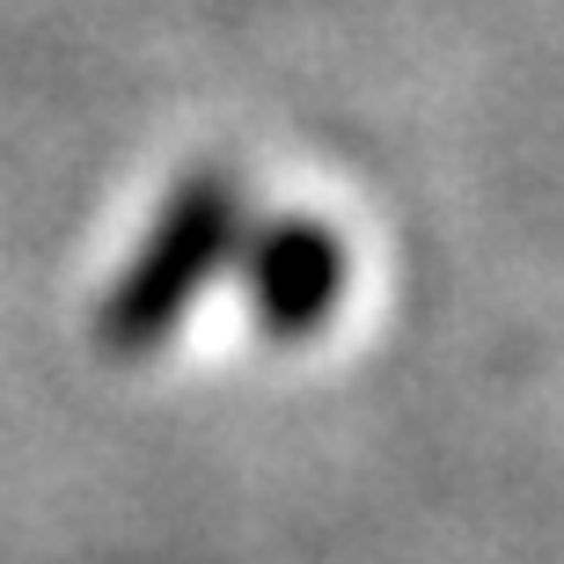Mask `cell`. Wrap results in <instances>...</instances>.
Masks as SVG:
<instances>
[{"instance_id": "6da1fadb", "label": "cell", "mask_w": 564, "mask_h": 564, "mask_svg": "<svg viewBox=\"0 0 564 564\" xmlns=\"http://www.w3.org/2000/svg\"><path fill=\"white\" fill-rule=\"evenodd\" d=\"M242 228H250L242 184L228 169H191L184 184L162 198L147 242L110 279L104 308H96V345L110 359H154L176 337V323L198 308V293L220 279Z\"/></svg>"}, {"instance_id": "7a4b0ae2", "label": "cell", "mask_w": 564, "mask_h": 564, "mask_svg": "<svg viewBox=\"0 0 564 564\" xmlns=\"http://www.w3.org/2000/svg\"><path fill=\"white\" fill-rule=\"evenodd\" d=\"M235 257H242V301H250L257 330L279 345L323 330L345 301V279H352L345 242L315 213H272L264 228H242Z\"/></svg>"}]
</instances>
